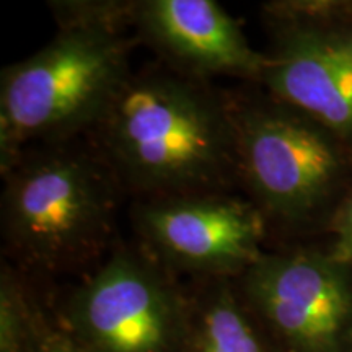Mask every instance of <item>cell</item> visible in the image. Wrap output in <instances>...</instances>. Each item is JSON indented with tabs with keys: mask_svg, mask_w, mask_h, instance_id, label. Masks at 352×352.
Segmentation results:
<instances>
[{
	"mask_svg": "<svg viewBox=\"0 0 352 352\" xmlns=\"http://www.w3.org/2000/svg\"><path fill=\"white\" fill-rule=\"evenodd\" d=\"M0 175L2 258L30 276L87 274L121 239L127 197L88 138L25 148Z\"/></svg>",
	"mask_w": 352,
	"mask_h": 352,
	"instance_id": "2",
	"label": "cell"
},
{
	"mask_svg": "<svg viewBox=\"0 0 352 352\" xmlns=\"http://www.w3.org/2000/svg\"><path fill=\"white\" fill-rule=\"evenodd\" d=\"M239 192L261 215L270 248L328 236L352 189V148L261 85L227 88Z\"/></svg>",
	"mask_w": 352,
	"mask_h": 352,
	"instance_id": "3",
	"label": "cell"
},
{
	"mask_svg": "<svg viewBox=\"0 0 352 352\" xmlns=\"http://www.w3.org/2000/svg\"><path fill=\"white\" fill-rule=\"evenodd\" d=\"M189 323L184 352H279L235 279L186 280Z\"/></svg>",
	"mask_w": 352,
	"mask_h": 352,
	"instance_id": "10",
	"label": "cell"
},
{
	"mask_svg": "<svg viewBox=\"0 0 352 352\" xmlns=\"http://www.w3.org/2000/svg\"><path fill=\"white\" fill-rule=\"evenodd\" d=\"M135 243L183 280L239 279L270 250L264 222L240 192L131 201Z\"/></svg>",
	"mask_w": 352,
	"mask_h": 352,
	"instance_id": "8",
	"label": "cell"
},
{
	"mask_svg": "<svg viewBox=\"0 0 352 352\" xmlns=\"http://www.w3.org/2000/svg\"><path fill=\"white\" fill-rule=\"evenodd\" d=\"M344 0L263 3L267 67L261 87L352 148V47L342 26Z\"/></svg>",
	"mask_w": 352,
	"mask_h": 352,
	"instance_id": "7",
	"label": "cell"
},
{
	"mask_svg": "<svg viewBox=\"0 0 352 352\" xmlns=\"http://www.w3.org/2000/svg\"><path fill=\"white\" fill-rule=\"evenodd\" d=\"M47 7L57 28L101 26L132 32L134 0H52Z\"/></svg>",
	"mask_w": 352,
	"mask_h": 352,
	"instance_id": "12",
	"label": "cell"
},
{
	"mask_svg": "<svg viewBox=\"0 0 352 352\" xmlns=\"http://www.w3.org/2000/svg\"><path fill=\"white\" fill-rule=\"evenodd\" d=\"M43 280L2 258L0 263V352H33L52 316Z\"/></svg>",
	"mask_w": 352,
	"mask_h": 352,
	"instance_id": "11",
	"label": "cell"
},
{
	"mask_svg": "<svg viewBox=\"0 0 352 352\" xmlns=\"http://www.w3.org/2000/svg\"><path fill=\"white\" fill-rule=\"evenodd\" d=\"M87 138L129 202L239 192L227 88L157 60L132 69Z\"/></svg>",
	"mask_w": 352,
	"mask_h": 352,
	"instance_id": "1",
	"label": "cell"
},
{
	"mask_svg": "<svg viewBox=\"0 0 352 352\" xmlns=\"http://www.w3.org/2000/svg\"><path fill=\"white\" fill-rule=\"evenodd\" d=\"M131 26L139 46L175 72L261 85L266 52L252 46L240 21L215 0H134Z\"/></svg>",
	"mask_w": 352,
	"mask_h": 352,
	"instance_id": "9",
	"label": "cell"
},
{
	"mask_svg": "<svg viewBox=\"0 0 352 352\" xmlns=\"http://www.w3.org/2000/svg\"><path fill=\"white\" fill-rule=\"evenodd\" d=\"M328 239L329 253L352 266V189L334 219Z\"/></svg>",
	"mask_w": 352,
	"mask_h": 352,
	"instance_id": "13",
	"label": "cell"
},
{
	"mask_svg": "<svg viewBox=\"0 0 352 352\" xmlns=\"http://www.w3.org/2000/svg\"><path fill=\"white\" fill-rule=\"evenodd\" d=\"M33 352H82L80 347L76 344V341L64 331L60 327L59 321L56 320L54 310H52V316L44 328L41 340H39L36 349Z\"/></svg>",
	"mask_w": 352,
	"mask_h": 352,
	"instance_id": "14",
	"label": "cell"
},
{
	"mask_svg": "<svg viewBox=\"0 0 352 352\" xmlns=\"http://www.w3.org/2000/svg\"><path fill=\"white\" fill-rule=\"evenodd\" d=\"M342 26H344L346 36L349 39L352 47V2L344 0V7H342Z\"/></svg>",
	"mask_w": 352,
	"mask_h": 352,
	"instance_id": "15",
	"label": "cell"
},
{
	"mask_svg": "<svg viewBox=\"0 0 352 352\" xmlns=\"http://www.w3.org/2000/svg\"><path fill=\"white\" fill-rule=\"evenodd\" d=\"M129 30L57 28L0 74V168L34 145L87 138L132 72Z\"/></svg>",
	"mask_w": 352,
	"mask_h": 352,
	"instance_id": "4",
	"label": "cell"
},
{
	"mask_svg": "<svg viewBox=\"0 0 352 352\" xmlns=\"http://www.w3.org/2000/svg\"><path fill=\"white\" fill-rule=\"evenodd\" d=\"M56 320L82 352H184L186 280L120 239L60 300Z\"/></svg>",
	"mask_w": 352,
	"mask_h": 352,
	"instance_id": "5",
	"label": "cell"
},
{
	"mask_svg": "<svg viewBox=\"0 0 352 352\" xmlns=\"http://www.w3.org/2000/svg\"><path fill=\"white\" fill-rule=\"evenodd\" d=\"M235 283L279 352H352V266L328 245L270 248Z\"/></svg>",
	"mask_w": 352,
	"mask_h": 352,
	"instance_id": "6",
	"label": "cell"
}]
</instances>
